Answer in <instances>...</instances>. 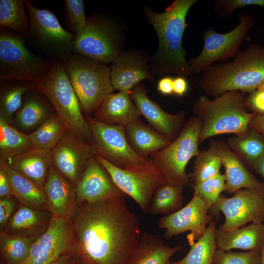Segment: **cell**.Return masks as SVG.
I'll return each instance as SVG.
<instances>
[{"label":"cell","mask_w":264,"mask_h":264,"mask_svg":"<svg viewBox=\"0 0 264 264\" xmlns=\"http://www.w3.org/2000/svg\"><path fill=\"white\" fill-rule=\"evenodd\" d=\"M73 217L77 251L88 264H133L141 234L124 197L79 204Z\"/></svg>","instance_id":"6da1fadb"},{"label":"cell","mask_w":264,"mask_h":264,"mask_svg":"<svg viewBox=\"0 0 264 264\" xmlns=\"http://www.w3.org/2000/svg\"><path fill=\"white\" fill-rule=\"evenodd\" d=\"M198 1L175 0L162 13L144 7L148 22L153 27L158 41L157 50L150 58L149 64L154 74L162 76L171 73L184 78L192 75L182 39L187 27V14Z\"/></svg>","instance_id":"7a4b0ae2"},{"label":"cell","mask_w":264,"mask_h":264,"mask_svg":"<svg viewBox=\"0 0 264 264\" xmlns=\"http://www.w3.org/2000/svg\"><path fill=\"white\" fill-rule=\"evenodd\" d=\"M264 81V46L249 45L232 61L211 66L203 72L199 86L207 96L238 90L249 93Z\"/></svg>","instance_id":"3957f363"},{"label":"cell","mask_w":264,"mask_h":264,"mask_svg":"<svg viewBox=\"0 0 264 264\" xmlns=\"http://www.w3.org/2000/svg\"><path fill=\"white\" fill-rule=\"evenodd\" d=\"M246 93L238 90L224 92L213 99L201 95L192 105L194 116L202 122L198 143L218 135L245 134L256 115L245 105Z\"/></svg>","instance_id":"277c9868"},{"label":"cell","mask_w":264,"mask_h":264,"mask_svg":"<svg viewBox=\"0 0 264 264\" xmlns=\"http://www.w3.org/2000/svg\"><path fill=\"white\" fill-rule=\"evenodd\" d=\"M33 86L52 104L56 114L67 129L83 141L92 145V135L84 118L78 99L66 72L64 65L54 61L48 73Z\"/></svg>","instance_id":"5b68a950"},{"label":"cell","mask_w":264,"mask_h":264,"mask_svg":"<svg viewBox=\"0 0 264 264\" xmlns=\"http://www.w3.org/2000/svg\"><path fill=\"white\" fill-rule=\"evenodd\" d=\"M25 6L29 18L25 43L40 55L65 65L73 53L76 34L64 29L50 10L38 9L30 0H25Z\"/></svg>","instance_id":"8992f818"},{"label":"cell","mask_w":264,"mask_h":264,"mask_svg":"<svg viewBox=\"0 0 264 264\" xmlns=\"http://www.w3.org/2000/svg\"><path fill=\"white\" fill-rule=\"evenodd\" d=\"M64 66L82 112L90 116L114 90L110 67L76 53Z\"/></svg>","instance_id":"52a82bcc"},{"label":"cell","mask_w":264,"mask_h":264,"mask_svg":"<svg viewBox=\"0 0 264 264\" xmlns=\"http://www.w3.org/2000/svg\"><path fill=\"white\" fill-rule=\"evenodd\" d=\"M54 61L30 51L24 36L0 27V82H36L50 71Z\"/></svg>","instance_id":"ba28073f"},{"label":"cell","mask_w":264,"mask_h":264,"mask_svg":"<svg viewBox=\"0 0 264 264\" xmlns=\"http://www.w3.org/2000/svg\"><path fill=\"white\" fill-rule=\"evenodd\" d=\"M124 41L114 21L104 14H92L84 30L76 34L73 52L107 65L124 51Z\"/></svg>","instance_id":"9c48e42d"},{"label":"cell","mask_w":264,"mask_h":264,"mask_svg":"<svg viewBox=\"0 0 264 264\" xmlns=\"http://www.w3.org/2000/svg\"><path fill=\"white\" fill-rule=\"evenodd\" d=\"M201 128L199 118L190 117L176 139L150 156L167 181L184 187L189 184L185 169L189 160L200 152L198 138Z\"/></svg>","instance_id":"30bf717a"},{"label":"cell","mask_w":264,"mask_h":264,"mask_svg":"<svg viewBox=\"0 0 264 264\" xmlns=\"http://www.w3.org/2000/svg\"><path fill=\"white\" fill-rule=\"evenodd\" d=\"M92 135L96 155H100L115 167L134 171L148 166L152 160L138 155L132 149L126 137L124 126L99 122L93 117L86 119Z\"/></svg>","instance_id":"8fae6325"},{"label":"cell","mask_w":264,"mask_h":264,"mask_svg":"<svg viewBox=\"0 0 264 264\" xmlns=\"http://www.w3.org/2000/svg\"><path fill=\"white\" fill-rule=\"evenodd\" d=\"M238 18L239 23L228 32L218 33L212 28L203 32L201 51L198 56L188 61L192 73L203 72L215 62L227 61L240 51L241 44L253 27L255 21L246 12L239 14Z\"/></svg>","instance_id":"7c38bea8"},{"label":"cell","mask_w":264,"mask_h":264,"mask_svg":"<svg viewBox=\"0 0 264 264\" xmlns=\"http://www.w3.org/2000/svg\"><path fill=\"white\" fill-rule=\"evenodd\" d=\"M223 213L224 223L218 229L231 231L248 222H264V189H241L230 198L220 195L209 210L213 216Z\"/></svg>","instance_id":"4fadbf2b"},{"label":"cell","mask_w":264,"mask_h":264,"mask_svg":"<svg viewBox=\"0 0 264 264\" xmlns=\"http://www.w3.org/2000/svg\"><path fill=\"white\" fill-rule=\"evenodd\" d=\"M96 159L106 169L117 186L132 198L145 212H149L155 188L166 180L153 161L147 167L134 171L118 168L100 155Z\"/></svg>","instance_id":"5bb4252c"},{"label":"cell","mask_w":264,"mask_h":264,"mask_svg":"<svg viewBox=\"0 0 264 264\" xmlns=\"http://www.w3.org/2000/svg\"><path fill=\"white\" fill-rule=\"evenodd\" d=\"M74 241L70 221L52 216L45 232L32 243L29 255L22 264H51L77 249Z\"/></svg>","instance_id":"9a60e30c"},{"label":"cell","mask_w":264,"mask_h":264,"mask_svg":"<svg viewBox=\"0 0 264 264\" xmlns=\"http://www.w3.org/2000/svg\"><path fill=\"white\" fill-rule=\"evenodd\" d=\"M203 201L193 195L191 200L178 211L162 217L158 228L165 229L164 237L169 240L181 233L190 231L187 238L191 245L205 232L209 223L214 220Z\"/></svg>","instance_id":"2e32d148"},{"label":"cell","mask_w":264,"mask_h":264,"mask_svg":"<svg viewBox=\"0 0 264 264\" xmlns=\"http://www.w3.org/2000/svg\"><path fill=\"white\" fill-rule=\"evenodd\" d=\"M96 155L93 146L67 129L52 150L51 165L61 175L76 185L90 160Z\"/></svg>","instance_id":"e0dca14e"},{"label":"cell","mask_w":264,"mask_h":264,"mask_svg":"<svg viewBox=\"0 0 264 264\" xmlns=\"http://www.w3.org/2000/svg\"><path fill=\"white\" fill-rule=\"evenodd\" d=\"M77 203H94L116 198L125 197L110 175L95 155L89 161L75 185Z\"/></svg>","instance_id":"ac0fdd59"},{"label":"cell","mask_w":264,"mask_h":264,"mask_svg":"<svg viewBox=\"0 0 264 264\" xmlns=\"http://www.w3.org/2000/svg\"><path fill=\"white\" fill-rule=\"evenodd\" d=\"M148 90L141 82L130 91V96L141 115L150 125L171 141L179 135L185 123V112L181 110L176 114L165 111L155 102L147 95Z\"/></svg>","instance_id":"d6986e66"},{"label":"cell","mask_w":264,"mask_h":264,"mask_svg":"<svg viewBox=\"0 0 264 264\" xmlns=\"http://www.w3.org/2000/svg\"><path fill=\"white\" fill-rule=\"evenodd\" d=\"M150 57L142 51L130 49L124 51L110 66V79L114 89L130 93L141 81L154 79L149 68Z\"/></svg>","instance_id":"ffe728a7"},{"label":"cell","mask_w":264,"mask_h":264,"mask_svg":"<svg viewBox=\"0 0 264 264\" xmlns=\"http://www.w3.org/2000/svg\"><path fill=\"white\" fill-rule=\"evenodd\" d=\"M208 149L220 158L221 165L224 167L225 179L224 191L226 193H235L243 188L264 189V183L249 171L226 141L211 139Z\"/></svg>","instance_id":"44dd1931"},{"label":"cell","mask_w":264,"mask_h":264,"mask_svg":"<svg viewBox=\"0 0 264 264\" xmlns=\"http://www.w3.org/2000/svg\"><path fill=\"white\" fill-rule=\"evenodd\" d=\"M44 189L52 216L70 221L76 210L75 185L50 165Z\"/></svg>","instance_id":"7402d4cb"},{"label":"cell","mask_w":264,"mask_h":264,"mask_svg":"<svg viewBox=\"0 0 264 264\" xmlns=\"http://www.w3.org/2000/svg\"><path fill=\"white\" fill-rule=\"evenodd\" d=\"M140 116L130 93L119 91L109 94L95 112L93 118L101 123L125 126Z\"/></svg>","instance_id":"603a6c76"},{"label":"cell","mask_w":264,"mask_h":264,"mask_svg":"<svg viewBox=\"0 0 264 264\" xmlns=\"http://www.w3.org/2000/svg\"><path fill=\"white\" fill-rule=\"evenodd\" d=\"M126 139L140 156L149 159L154 153L168 146L171 141L150 125L137 119L124 126Z\"/></svg>","instance_id":"cb8c5ba5"},{"label":"cell","mask_w":264,"mask_h":264,"mask_svg":"<svg viewBox=\"0 0 264 264\" xmlns=\"http://www.w3.org/2000/svg\"><path fill=\"white\" fill-rule=\"evenodd\" d=\"M51 153L52 150H50L33 148L6 160L2 161L21 175L44 188L51 165Z\"/></svg>","instance_id":"d4e9b609"},{"label":"cell","mask_w":264,"mask_h":264,"mask_svg":"<svg viewBox=\"0 0 264 264\" xmlns=\"http://www.w3.org/2000/svg\"><path fill=\"white\" fill-rule=\"evenodd\" d=\"M217 248L228 251L234 248L261 250L264 242V223H252L231 231L216 228Z\"/></svg>","instance_id":"484cf974"},{"label":"cell","mask_w":264,"mask_h":264,"mask_svg":"<svg viewBox=\"0 0 264 264\" xmlns=\"http://www.w3.org/2000/svg\"><path fill=\"white\" fill-rule=\"evenodd\" d=\"M0 167L3 169L8 176L12 195L22 205L38 210H49L44 188L21 175L0 160Z\"/></svg>","instance_id":"4316f807"},{"label":"cell","mask_w":264,"mask_h":264,"mask_svg":"<svg viewBox=\"0 0 264 264\" xmlns=\"http://www.w3.org/2000/svg\"><path fill=\"white\" fill-rule=\"evenodd\" d=\"M52 105L48 98L32 85L23 95L22 105L16 115L17 124L22 129L28 130L42 124L49 117Z\"/></svg>","instance_id":"83f0119b"},{"label":"cell","mask_w":264,"mask_h":264,"mask_svg":"<svg viewBox=\"0 0 264 264\" xmlns=\"http://www.w3.org/2000/svg\"><path fill=\"white\" fill-rule=\"evenodd\" d=\"M180 245L169 247L156 235H141L133 264H166Z\"/></svg>","instance_id":"f1b7e54d"},{"label":"cell","mask_w":264,"mask_h":264,"mask_svg":"<svg viewBox=\"0 0 264 264\" xmlns=\"http://www.w3.org/2000/svg\"><path fill=\"white\" fill-rule=\"evenodd\" d=\"M226 142L245 164L253 171L264 155V136L251 129L243 135L228 138Z\"/></svg>","instance_id":"f546056e"},{"label":"cell","mask_w":264,"mask_h":264,"mask_svg":"<svg viewBox=\"0 0 264 264\" xmlns=\"http://www.w3.org/2000/svg\"><path fill=\"white\" fill-rule=\"evenodd\" d=\"M0 82V117L11 125L13 114L21 108L23 95L32 87L33 83L15 79Z\"/></svg>","instance_id":"4dcf8cb0"},{"label":"cell","mask_w":264,"mask_h":264,"mask_svg":"<svg viewBox=\"0 0 264 264\" xmlns=\"http://www.w3.org/2000/svg\"><path fill=\"white\" fill-rule=\"evenodd\" d=\"M184 186L166 181L154 191L149 212L169 215L182 208Z\"/></svg>","instance_id":"1f68e13d"},{"label":"cell","mask_w":264,"mask_h":264,"mask_svg":"<svg viewBox=\"0 0 264 264\" xmlns=\"http://www.w3.org/2000/svg\"><path fill=\"white\" fill-rule=\"evenodd\" d=\"M66 130L63 120L57 114H53L35 131L28 134V136L32 148L52 150L61 140Z\"/></svg>","instance_id":"d6a6232c"},{"label":"cell","mask_w":264,"mask_h":264,"mask_svg":"<svg viewBox=\"0 0 264 264\" xmlns=\"http://www.w3.org/2000/svg\"><path fill=\"white\" fill-rule=\"evenodd\" d=\"M216 222L212 220L203 235L190 245V249L181 260L172 264H212L214 253L218 248L216 239Z\"/></svg>","instance_id":"836d02e7"},{"label":"cell","mask_w":264,"mask_h":264,"mask_svg":"<svg viewBox=\"0 0 264 264\" xmlns=\"http://www.w3.org/2000/svg\"><path fill=\"white\" fill-rule=\"evenodd\" d=\"M32 148L28 135L0 117V160H6Z\"/></svg>","instance_id":"e575fe53"},{"label":"cell","mask_w":264,"mask_h":264,"mask_svg":"<svg viewBox=\"0 0 264 264\" xmlns=\"http://www.w3.org/2000/svg\"><path fill=\"white\" fill-rule=\"evenodd\" d=\"M25 0H0V26L25 36L29 29V18Z\"/></svg>","instance_id":"d590c367"},{"label":"cell","mask_w":264,"mask_h":264,"mask_svg":"<svg viewBox=\"0 0 264 264\" xmlns=\"http://www.w3.org/2000/svg\"><path fill=\"white\" fill-rule=\"evenodd\" d=\"M23 236L0 234V251L5 264H22L27 258L31 244Z\"/></svg>","instance_id":"8d00e7d4"},{"label":"cell","mask_w":264,"mask_h":264,"mask_svg":"<svg viewBox=\"0 0 264 264\" xmlns=\"http://www.w3.org/2000/svg\"><path fill=\"white\" fill-rule=\"evenodd\" d=\"M221 165L220 158L209 149L200 151L188 174L189 184L194 186L218 175Z\"/></svg>","instance_id":"74e56055"},{"label":"cell","mask_w":264,"mask_h":264,"mask_svg":"<svg viewBox=\"0 0 264 264\" xmlns=\"http://www.w3.org/2000/svg\"><path fill=\"white\" fill-rule=\"evenodd\" d=\"M225 176L218 175L191 186L194 194L198 197L210 210L217 202L225 188Z\"/></svg>","instance_id":"f35d334b"},{"label":"cell","mask_w":264,"mask_h":264,"mask_svg":"<svg viewBox=\"0 0 264 264\" xmlns=\"http://www.w3.org/2000/svg\"><path fill=\"white\" fill-rule=\"evenodd\" d=\"M64 16L67 29L76 34L82 32L87 23L84 0H65Z\"/></svg>","instance_id":"ab89813d"},{"label":"cell","mask_w":264,"mask_h":264,"mask_svg":"<svg viewBox=\"0 0 264 264\" xmlns=\"http://www.w3.org/2000/svg\"><path fill=\"white\" fill-rule=\"evenodd\" d=\"M41 210H38L22 204L9 221L7 228L14 232L29 229L43 220Z\"/></svg>","instance_id":"60d3db41"},{"label":"cell","mask_w":264,"mask_h":264,"mask_svg":"<svg viewBox=\"0 0 264 264\" xmlns=\"http://www.w3.org/2000/svg\"><path fill=\"white\" fill-rule=\"evenodd\" d=\"M261 260L260 250L235 252L217 248L214 255L212 264H260Z\"/></svg>","instance_id":"b9f144b4"},{"label":"cell","mask_w":264,"mask_h":264,"mask_svg":"<svg viewBox=\"0 0 264 264\" xmlns=\"http://www.w3.org/2000/svg\"><path fill=\"white\" fill-rule=\"evenodd\" d=\"M264 7V0H218L215 10L222 18H228L238 8L247 6Z\"/></svg>","instance_id":"7bdbcfd3"},{"label":"cell","mask_w":264,"mask_h":264,"mask_svg":"<svg viewBox=\"0 0 264 264\" xmlns=\"http://www.w3.org/2000/svg\"><path fill=\"white\" fill-rule=\"evenodd\" d=\"M244 102L249 111L257 115H264V91L256 89L248 93Z\"/></svg>","instance_id":"ee69618b"},{"label":"cell","mask_w":264,"mask_h":264,"mask_svg":"<svg viewBox=\"0 0 264 264\" xmlns=\"http://www.w3.org/2000/svg\"><path fill=\"white\" fill-rule=\"evenodd\" d=\"M14 207V201L9 196L0 198V225L1 228L5 224L13 211Z\"/></svg>","instance_id":"f6af8a7d"},{"label":"cell","mask_w":264,"mask_h":264,"mask_svg":"<svg viewBox=\"0 0 264 264\" xmlns=\"http://www.w3.org/2000/svg\"><path fill=\"white\" fill-rule=\"evenodd\" d=\"M174 79L166 76L162 78L157 83V90L162 94L172 95L173 94Z\"/></svg>","instance_id":"bcb514c9"},{"label":"cell","mask_w":264,"mask_h":264,"mask_svg":"<svg viewBox=\"0 0 264 264\" xmlns=\"http://www.w3.org/2000/svg\"><path fill=\"white\" fill-rule=\"evenodd\" d=\"M12 195L8 176L3 169L0 167V198Z\"/></svg>","instance_id":"7dc6e473"},{"label":"cell","mask_w":264,"mask_h":264,"mask_svg":"<svg viewBox=\"0 0 264 264\" xmlns=\"http://www.w3.org/2000/svg\"><path fill=\"white\" fill-rule=\"evenodd\" d=\"M188 88L187 81L185 78L178 76L173 81V93L179 96H182L187 92Z\"/></svg>","instance_id":"c3c4849f"},{"label":"cell","mask_w":264,"mask_h":264,"mask_svg":"<svg viewBox=\"0 0 264 264\" xmlns=\"http://www.w3.org/2000/svg\"><path fill=\"white\" fill-rule=\"evenodd\" d=\"M80 259V255L77 250L68 252L51 264H77Z\"/></svg>","instance_id":"681fc988"},{"label":"cell","mask_w":264,"mask_h":264,"mask_svg":"<svg viewBox=\"0 0 264 264\" xmlns=\"http://www.w3.org/2000/svg\"><path fill=\"white\" fill-rule=\"evenodd\" d=\"M249 128L264 136V115L256 114L251 120Z\"/></svg>","instance_id":"f907efd6"},{"label":"cell","mask_w":264,"mask_h":264,"mask_svg":"<svg viewBox=\"0 0 264 264\" xmlns=\"http://www.w3.org/2000/svg\"><path fill=\"white\" fill-rule=\"evenodd\" d=\"M253 171L264 179V155L258 161Z\"/></svg>","instance_id":"816d5d0a"},{"label":"cell","mask_w":264,"mask_h":264,"mask_svg":"<svg viewBox=\"0 0 264 264\" xmlns=\"http://www.w3.org/2000/svg\"><path fill=\"white\" fill-rule=\"evenodd\" d=\"M260 264H264V242L261 250V260Z\"/></svg>","instance_id":"f5cc1de1"},{"label":"cell","mask_w":264,"mask_h":264,"mask_svg":"<svg viewBox=\"0 0 264 264\" xmlns=\"http://www.w3.org/2000/svg\"><path fill=\"white\" fill-rule=\"evenodd\" d=\"M259 90L264 91V81L261 82L257 87V89Z\"/></svg>","instance_id":"db71d44e"},{"label":"cell","mask_w":264,"mask_h":264,"mask_svg":"<svg viewBox=\"0 0 264 264\" xmlns=\"http://www.w3.org/2000/svg\"><path fill=\"white\" fill-rule=\"evenodd\" d=\"M77 264H88L85 262L80 256V259Z\"/></svg>","instance_id":"11a10c76"},{"label":"cell","mask_w":264,"mask_h":264,"mask_svg":"<svg viewBox=\"0 0 264 264\" xmlns=\"http://www.w3.org/2000/svg\"><path fill=\"white\" fill-rule=\"evenodd\" d=\"M166 264H172V262H171L169 261Z\"/></svg>","instance_id":"9f6ffc18"}]
</instances>
